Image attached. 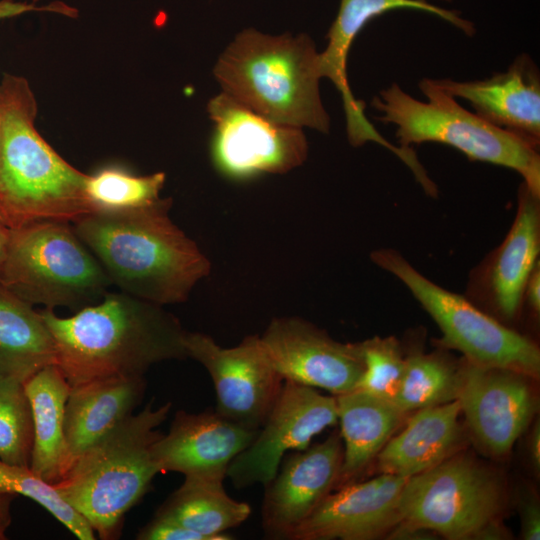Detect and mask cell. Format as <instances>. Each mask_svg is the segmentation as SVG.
I'll use <instances>...</instances> for the list:
<instances>
[{
  "instance_id": "obj_13",
  "label": "cell",
  "mask_w": 540,
  "mask_h": 540,
  "mask_svg": "<svg viewBox=\"0 0 540 540\" xmlns=\"http://www.w3.org/2000/svg\"><path fill=\"white\" fill-rule=\"evenodd\" d=\"M458 395L461 413L478 445L494 457L507 455L532 422L538 400L523 373L480 367L464 360L460 364Z\"/></svg>"
},
{
  "instance_id": "obj_2",
  "label": "cell",
  "mask_w": 540,
  "mask_h": 540,
  "mask_svg": "<svg viewBox=\"0 0 540 540\" xmlns=\"http://www.w3.org/2000/svg\"><path fill=\"white\" fill-rule=\"evenodd\" d=\"M172 200L93 211L73 228L122 292L158 305L182 303L210 272L197 244L169 217Z\"/></svg>"
},
{
  "instance_id": "obj_10",
  "label": "cell",
  "mask_w": 540,
  "mask_h": 540,
  "mask_svg": "<svg viewBox=\"0 0 540 540\" xmlns=\"http://www.w3.org/2000/svg\"><path fill=\"white\" fill-rule=\"evenodd\" d=\"M207 111L214 124L211 158L232 180L286 173L303 164L308 144L301 128L268 119L222 92Z\"/></svg>"
},
{
  "instance_id": "obj_4",
  "label": "cell",
  "mask_w": 540,
  "mask_h": 540,
  "mask_svg": "<svg viewBox=\"0 0 540 540\" xmlns=\"http://www.w3.org/2000/svg\"><path fill=\"white\" fill-rule=\"evenodd\" d=\"M318 56L306 34L275 36L249 28L227 46L213 73L223 92L258 114L328 133Z\"/></svg>"
},
{
  "instance_id": "obj_26",
  "label": "cell",
  "mask_w": 540,
  "mask_h": 540,
  "mask_svg": "<svg viewBox=\"0 0 540 540\" xmlns=\"http://www.w3.org/2000/svg\"><path fill=\"white\" fill-rule=\"evenodd\" d=\"M250 514L248 503L228 496L223 482L193 477H185L156 512L206 540L232 539L226 531L242 524Z\"/></svg>"
},
{
  "instance_id": "obj_40",
  "label": "cell",
  "mask_w": 540,
  "mask_h": 540,
  "mask_svg": "<svg viewBox=\"0 0 540 540\" xmlns=\"http://www.w3.org/2000/svg\"><path fill=\"white\" fill-rule=\"evenodd\" d=\"M9 232L10 229L0 221V264L6 251V246L9 239Z\"/></svg>"
},
{
  "instance_id": "obj_37",
  "label": "cell",
  "mask_w": 540,
  "mask_h": 540,
  "mask_svg": "<svg viewBox=\"0 0 540 540\" xmlns=\"http://www.w3.org/2000/svg\"><path fill=\"white\" fill-rule=\"evenodd\" d=\"M526 298L528 305L535 312L540 311V269L539 263L533 269L526 283L524 291V299Z\"/></svg>"
},
{
  "instance_id": "obj_17",
  "label": "cell",
  "mask_w": 540,
  "mask_h": 540,
  "mask_svg": "<svg viewBox=\"0 0 540 540\" xmlns=\"http://www.w3.org/2000/svg\"><path fill=\"white\" fill-rule=\"evenodd\" d=\"M408 478L379 473L330 493L294 531L292 540H373L401 521L399 499Z\"/></svg>"
},
{
  "instance_id": "obj_7",
  "label": "cell",
  "mask_w": 540,
  "mask_h": 540,
  "mask_svg": "<svg viewBox=\"0 0 540 540\" xmlns=\"http://www.w3.org/2000/svg\"><path fill=\"white\" fill-rule=\"evenodd\" d=\"M0 283L31 305L79 311L112 285L102 265L66 221L10 229Z\"/></svg>"
},
{
  "instance_id": "obj_18",
  "label": "cell",
  "mask_w": 540,
  "mask_h": 540,
  "mask_svg": "<svg viewBox=\"0 0 540 540\" xmlns=\"http://www.w3.org/2000/svg\"><path fill=\"white\" fill-rule=\"evenodd\" d=\"M259 431V430H258ZM258 431L236 424L216 411L176 412L167 434L152 445L159 473L223 482L231 461L247 448Z\"/></svg>"
},
{
  "instance_id": "obj_27",
  "label": "cell",
  "mask_w": 540,
  "mask_h": 540,
  "mask_svg": "<svg viewBox=\"0 0 540 540\" xmlns=\"http://www.w3.org/2000/svg\"><path fill=\"white\" fill-rule=\"evenodd\" d=\"M460 364L440 353L413 352L405 357L403 378L394 404L407 415L458 399Z\"/></svg>"
},
{
  "instance_id": "obj_6",
  "label": "cell",
  "mask_w": 540,
  "mask_h": 540,
  "mask_svg": "<svg viewBox=\"0 0 540 540\" xmlns=\"http://www.w3.org/2000/svg\"><path fill=\"white\" fill-rule=\"evenodd\" d=\"M419 88L427 101L415 99L397 83L372 100L373 108L380 114L377 118L396 126L401 148L410 149L411 144L424 142L449 145L470 160L515 170L526 187L540 197L538 145L464 109L430 78L422 79Z\"/></svg>"
},
{
  "instance_id": "obj_41",
  "label": "cell",
  "mask_w": 540,
  "mask_h": 540,
  "mask_svg": "<svg viewBox=\"0 0 540 540\" xmlns=\"http://www.w3.org/2000/svg\"><path fill=\"white\" fill-rule=\"evenodd\" d=\"M441 1H448V2H450V1H452V0H441Z\"/></svg>"
},
{
  "instance_id": "obj_20",
  "label": "cell",
  "mask_w": 540,
  "mask_h": 540,
  "mask_svg": "<svg viewBox=\"0 0 540 540\" xmlns=\"http://www.w3.org/2000/svg\"><path fill=\"white\" fill-rule=\"evenodd\" d=\"M460 414L458 400L415 411L375 458L379 473L409 478L458 453L464 442Z\"/></svg>"
},
{
  "instance_id": "obj_11",
  "label": "cell",
  "mask_w": 540,
  "mask_h": 540,
  "mask_svg": "<svg viewBox=\"0 0 540 540\" xmlns=\"http://www.w3.org/2000/svg\"><path fill=\"white\" fill-rule=\"evenodd\" d=\"M184 345L187 357L202 364L213 381L215 411L258 431L284 382L271 364L260 336H246L238 345L225 348L207 334L186 331Z\"/></svg>"
},
{
  "instance_id": "obj_24",
  "label": "cell",
  "mask_w": 540,
  "mask_h": 540,
  "mask_svg": "<svg viewBox=\"0 0 540 540\" xmlns=\"http://www.w3.org/2000/svg\"><path fill=\"white\" fill-rule=\"evenodd\" d=\"M34 429L30 468L49 483L68 466L64 433L65 405L70 385L57 364L47 365L24 381Z\"/></svg>"
},
{
  "instance_id": "obj_15",
  "label": "cell",
  "mask_w": 540,
  "mask_h": 540,
  "mask_svg": "<svg viewBox=\"0 0 540 540\" xmlns=\"http://www.w3.org/2000/svg\"><path fill=\"white\" fill-rule=\"evenodd\" d=\"M399 9L437 16L468 36L475 33L474 24L458 11L430 4L427 0H341L327 33L328 44L318 59L321 77L330 79L342 96L348 139L353 146L373 141L390 151L394 149V145L385 140L365 117L364 103L357 100L350 89L346 67L352 43L365 25L384 13Z\"/></svg>"
},
{
  "instance_id": "obj_29",
  "label": "cell",
  "mask_w": 540,
  "mask_h": 540,
  "mask_svg": "<svg viewBox=\"0 0 540 540\" xmlns=\"http://www.w3.org/2000/svg\"><path fill=\"white\" fill-rule=\"evenodd\" d=\"M33 440L32 411L24 381L0 377V460L30 467Z\"/></svg>"
},
{
  "instance_id": "obj_25",
  "label": "cell",
  "mask_w": 540,
  "mask_h": 540,
  "mask_svg": "<svg viewBox=\"0 0 540 540\" xmlns=\"http://www.w3.org/2000/svg\"><path fill=\"white\" fill-rule=\"evenodd\" d=\"M50 364L56 350L41 312L0 283V377L25 381Z\"/></svg>"
},
{
  "instance_id": "obj_5",
  "label": "cell",
  "mask_w": 540,
  "mask_h": 540,
  "mask_svg": "<svg viewBox=\"0 0 540 540\" xmlns=\"http://www.w3.org/2000/svg\"><path fill=\"white\" fill-rule=\"evenodd\" d=\"M172 403L153 401L78 455L53 483L102 540L118 539L127 512L150 490L159 470L152 445Z\"/></svg>"
},
{
  "instance_id": "obj_32",
  "label": "cell",
  "mask_w": 540,
  "mask_h": 540,
  "mask_svg": "<svg viewBox=\"0 0 540 540\" xmlns=\"http://www.w3.org/2000/svg\"><path fill=\"white\" fill-rule=\"evenodd\" d=\"M138 540H206L175 521L156 515L136 535Z\"/></svg>"
},
{
  "instance_id": "obj_28",
  "label": "cell",
  "mask_w": 540,
  "mask_h": 540,
  "mask_svg": "<svg viewBox=\"0 0 540 540\" xmlns=\"http://www.w3.org/2000/svg\"><path fill=\"white\" fill-rule=\"evenodd\" d=\"M165 177L163 172L135 176L117 167H109L88 176L86 196L93 211L142 208L160 199Z\"/></svg>"
},
{
  "instance_id": "obj_35",
  "label": "cell",
  "mask_w": 540,
  "mask_h": 540,
  "mask_svg": "<svg viewBox=\"0 0 540 540\" xmlns=\"http://www.w3.org/2000/svg\"><path fill=\"white\" fill-rule=\"evenodd\" d=\"M438 536L432 530L405 521L398 522L387 534L392 540H431Z\"/></svg>"
},
{
  "instance_id": "obj_8",
  "label": "cell",
  "mask_w": 540,
  "mask_h": 540,
  "mask_svg": "<svg viewBox=\"0 0 540 540\" xmlns=\"http://www.w3.org/2000/svg\"><path fill=\"white\" fill-rule=\"evenodd\" d=\"M372 261L411 292L442 332V344L461 352L467 362L488 368L540 374V351L526 336L504 326L457 293L430 281L397 251L384 248Z\"/></svg>"
},
{
  "instance_id": "obj_38",
  "label": "cell",
  "mask_w": 540,
  "mask_h": 540,
  "mask_svg": "<svg viewBox=\"0 0 540 540\" xmlns=\"http://www.w3.org/2000/svg\"><path fill=\"white\" fill-rule=\"evenodd\" d=\"M528 456L535 473L540 471V425L535 422L528 437Z\"/></svg>"
},
{
  "instance_id": "obj_31",
  "label": "cell",
  "mask_w": 540,
  "mask_h": 540,
  "mask_svg": "<svg viewBox=\"0 0 540 540\" xmlns=\"http://www.w3.org/2000/svg\"><path fill=\"white\" fill-rule=\"evenodd\" d=\"M359 345L364 371L356 389L394 403L405 368L400 343L394 336H375Z\"/></svg>"
},
{
  "instance_id": "obj_9",
  "label": "cell",
  "mask_w": 540,
  "mask_h": 540,
  "mask_svg": "<svg viewBox=\"0 0 540 540\" xmlns=\"http://www.w3.org/2000/svg\"><path fill=\"white\" fill-rule=\"evenodd\" d=\"M504 488L496 473L471 456L456 453L409 477L399 499L401 520L449 540H468L499 517Z\"/></svg>"
},
{
  "instance_id": "obj_14",
  "label": "cell",
  "mask_w": 540,
  "mask_h": 540,
  "mask_svg": "<svg viewBox=\"0 0 540 540\" xmlns=\"http://www.w3.org/2000/svg\"><path fill=\"white\" fill-rule=\"evenodd\" d=\"M260 341L283 380L334 396L356 389L364 371L359 342L336 341L302 318L272 319Z\"/></svg>"
},
{
  "instance_id": "obj_21",
  "label": "cell",
  "mask_w": 540,
  "mask_h": 540,
  "mask_svg": "<svg viewBox=\"0 0 540 540\" xmlns=\"http://www.w3.org/2000/svg\"><path fill=\"white\" fill-rule=\"evenodd\" d=\"M146 387L144 377H131L97 379L70 388L64 416L68 466L133 414Z\"/></svg>"
},
{
  "instance_id": "obj_19",
  "label": "cell",
  "mask_w": 540,
  "mask_h": 540,
  "mask_svg": "<svg viewBox=\"0 0 540 540\" xmlns=\"http://www.w3.org/2000/svg\"><path fill=\"white\" fill-rule=\"evenodd\" d=\"M432 82L452 97L468 101L474 113L490 124L539 145L540 74L529 55H519L507 71L483 80Z\"/></svg>"
},
{
  "instance_id": "obj_23",
  "label": "cell",
  "mask_w": 540,
  "mask_h": 540,
  "mask_svg": "<svg viewBox=\"0 0 540 540\" xmlns=\"http://www.w3.org/2000/svg\"><path fill=\"white\" fill-rule=\"evenodd\" d=\"M539 249V197L522 183L516 217L488 271L491 300L506 319L514 318L521 308L526 283L538 264Z\"/></svg>"
},
{
  "instance_id": "obj_1",
  "label": "cell",
  "mask_w": 540,
  "mask_h": 540,
  "mask_svg": "<svg viewBox=\"0 0 540 540\" xmlns=\"http://www.w3.org/2000/svg\"><path fill=\"white\" fill-rule=\"evenodd\" d=\"M53 337L56 364L70 387L106 378L144 377L166 360L187 357L186 331L161 305L125 292L103 298L70 317L40 311Z\"/></svg>"
},
{
  "instance_id": "obj_34",
  "label": "cell",
  "mask_w": 540,
  "mask_h": 540,
  "mask_svg": "<svg viewBox=\"0 0 540 540\" xmlns=\"http://www.w3.org/2000/svg\"><path fill=\"white\" fill-rule=\"evenodd\" d=\"M520 504L521 536L524 540L540 539V509L534 496H525Z\"/></svg>"
},
{
  "instance_id": "obj_16",
  "label": "cell",
  "mask_w": 540,
  "mask_h": 540,
  "mask_svg": "<svg viewBox=\"0 0 540 540\" xmlns=\"http://www.w3.org/2000/svg\"><path fill=\"white\" fill-rule=\"evenodd\" d=\"M343 456L340 432L284 459L281 469L266 485L262 502V527L271 539H290L334 489Z\"/></svg>"
},
{
  "instance_id": "obj_36",
  "label": "cell",
  "mask_w": 540,
  "mask_h": 540,
  "mask_svg": "<svg viewBox=\"0 0 540 540\" xmlns=\"http://www.w3.org/2000/svg\"><path fill=\"white\" fill-rule=\"evenodd\" d=\"M511 533L499 518L493 519L483 525L473 536L475 540H504L510 539Z\"/></svg>"
},
{
  "instance_id": "obj_22",
  "label": "cell",
  "mask_w": 540,
  "mask_h": 540,
  "mask_svg": "<svg viewBox=\"0 0 540 540\" xmlns=\"http://www.w3.org/2000/svg\"><path fill=\"white\" fill-rule=\"evenodd\" d=\"M342 463L334 489L358 481L403 423L406 414L393 402L354 389L336 395Z\"/></svg>"
},
{
  "instance_id": "obj_33",
  "label": "cell",
  "mask_w": 540,
  "mask_h": 540,
  "mask_svg": "<svg viewBox=\"0 0 540 540\" xmlns=\"http://www.w3.org/2000/svg\"><path fill=\"white\" fill-rule=\"evenodd\" d=\"M32 11L55 12L68 17L77 16V10L75 8L62 2H55L45 6H37L35 2L0 0V20Z\"/></svg>"
},
{
  "instance_id": "obj_3",
  "label": "cell",
  "mask_w": 540,
  "mask_h": 540,
  "mask_svg": "<svg viewBox=\"0 0 540 540\" xmlns=\"http://www.w3.org/2000/svg\"><path fill=\"white\" fill-rule=\"evenodd\" d=\"M37 102L28 81L0 82V221L9 229L44 220L74 222L92 212L88 176L72 167L34 126Z\"/></svg>"
},
{
  "instance_id": "obj_12",
  "label": "cell",
  "mask_w": 540,
  "mask_h": 540,
  "mask_svg": "<svg viewBox=\"0 0 540 540\" xmlns=\"http://www.w3.org/2000/svg\"><path fill=\"white\" fill-rule=\"evenodd\" d=\"M337 423L334 395L284 380L265 422L251 444L231 461L226 477L237 489L266 486L287 451L306 449L313 437Z\"/></svg>"
},
{
  "instance_id": "obj_30",
  "label": "cell",
  "mask_w": 540,
  "mask_h": 540,
  "mask_svg": "<svg viewBox=\"0 0 540 540\" xmlns=\"http://www.w3.org/2000/svg\"><path fill=\"white\" fill-rule=\"evenodd\" d=\"M0 492L21 495L44 507L80 540H94L95 532L86 519L66 502L54 487L29 466L0 460Z\"/></svg>"
},
{
  "instance_id": "obj_39",
  "label": "cell",
  "mask_w": 540,
  "mask_h": 540,
  "mask_svg": "<svg viewBox=\"0 0 540 540\" xmlns=\"http://www.w3.org/2000/svg\"><path fill=\"white\" fill-rule=\"evenodd\" d=\"M15 495L0 492V540L6 539V530L11 524V504Z\"/></svg>"
}]
</instances>
